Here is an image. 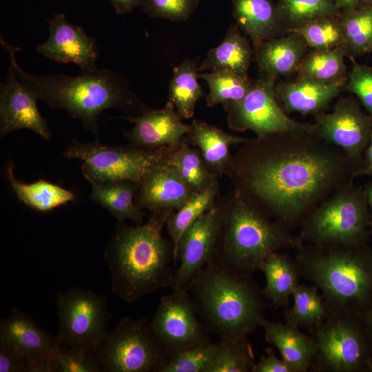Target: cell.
<instances>
[{"label":"cell","instance_id":"f6af8a7d","mask_svg":"<svg viewBox=\"0 0 372 372\" xmlns=\"http://www.w3.org/2000/svg\"><path fill=\"white\" fill-rule=\"evenodd\" d=\"M251 372H293L291 366L282 358H278L273 349L268 348L265 355L255 362Z\"/></svg>","mask_w":372,"mask_h":372},{"label":"cell","instance_id":"836d02e7","mask_svg":"<svg viewBox=\"0 0 372 372\" xmlns=\"http://www.w3.org/2000/svg\"><path fill=\"white\" fill-rule=\"evenodd\" d=\"M169 161L178 170L183 182L193 192H200L213 182L218 175L209 169L200 150L191 147L185 139L171 149Z\"/></svg>","mask_w":372,"mask_h":372},{"label":"cell","instance_id":"d6986e66","mask_svg":"<svg viewBox=\"0 0 372 372\" xmlns=\"http://www.w3.org/2000/svg\"><path fill=\"white\" fill-rule=\"evenodd\" d=\"M123 118L134 124L125 133L130 145L145 150L175 148L185 139L189 130V125L182 121L169 101L163 109L150 108L140 115Z\"/></svg>","mask_w":372,"mask_h":372},{"label":"cell","instance_id":"5bb4252c","mask_svg":"<svg viewBox=\"0 0 372 372\" xmlns=\"http://www.w3.org/2000/svg\"><path fill=\"white\" fill-rule=\"evenodd\" d=\"M315 118L314 134L340 147L357 168L356 174L369 143L372 116L363 113L355 99L348 97L339 99L331 113L321 112Z\"/></svg>","mask_w":372,"mask_h":372},{"label":"cell","instance_id":"db71d44e","mask_svg":"<svg viewBox=\"0 0 372 372\" xmlns=\"http://www.w3.org/2000/svg\"><path fill=\"white\" fill-rule=\"evenodd\" d=\"M371 366H372V362H371Z\"/></svg>","mask_w":372,"mask_h":372},{"label":"cell","instance_id":"681fc988","mask_svg":"<svg viewBox=\"0 0 372 372\" xmlns=\"http://www.w3.org/2000/svg\"><path fill=\"white\" fill-rule=\"evenodd\" d=\"M367 203L370 209L371 215V229L372 232V181L367 183L364 187Z\"/></svg>","mask_w":372,"mask_h":372},{"label":"cell","instance_id":"7dc6e473","mask_svg":"<svg viewBox=\"0 0 372 372\" xmlns=\"http://www.w3.org/2000/svg\"><path fill=\"white\" fill-rule=\"evenodd\" d=\"M118 14L132 13L140 7L141 0H108Z\"/></svg>","mask_w":372,"mask_h":372},{"label":"cell","instance_id":"8d00e7d4","mask_svg":"<svg viewBox=\"0 0 372 372\" xmlns=\"http://www.w3.org/2000/svg\"><path fill=\"white\" fill-rule=\"evenodd\" d=\"M339 17L348 54L356 56L369 53L372 43V6L342 12Z\"/></svg>","mask_w":372,"mask_h":372},{"label":"cell","instance_id":"4dcf8cb0","mask_svg":"<svg viewBox=\"0 0 372 372\" xmlns=\"http://www.w3.org/2000/svg\"><path fill=\"white\" fill-rule=\"evenodd\" d=\"M348 54L345 46L330 50H316L305 54L298 70L299 76L342 85L347 78L344 57Z\"/></svg>","mask_w":372,"mask_h":372},{"label":"cell","instance_id":"1f68e13d","mask_svg":"<svg viewBox=\"0 0 372 372\" xmlns=\"http://www.w3.org/2000/svg\"><path fill=\"white\" fill-rule=\"evenodd\" d=\"M291 297L293 304L285 309L286 322L311 332L329 315L319 289L315 285L299 284Z\"/></svg>","mask_w":372,"mask_h":372},{"label":"cell","instance_id":"d6a6232c","mask_svg":"<svg viewBox=\"0 0 372 372\" xmlns=\"http://www.w3.org/2000/svg\"><path fill=\"white\" fill-rule=\"evenodd\" d=\"M218 192L219 185L216 180L202 192L193 193L181 207L169 216L165 227L174 245L176 265L182 235L200 216L215 205Z\"/></svg>","mask_w":372,"mask_h":372},{"label":"cell","instance_id":"7c38bea8","mask_svg":"<svg viewBox=\"0 0 372 372\" xmlns=\"http://www.w3.org/2000/svg\"><path fill=\"white\" fill-rule=\"evenodd\" d=\"M274 88L275 82L258 79L242 99L223 103L229 127L237 132L251 130L257 137L314 132L315 124L300 123L286 114L276 100Z\"/></svg>","mask_w":372,"mask_h":372},{"label":"cell","instance_id":"f5cc1de1","mask_svg":"<svg viewBox=\"0 0 372 372\" xmlns=\"http://www.w3.org/2000/svg\"><path fill=\"white\" fill-rule=\"evenodd\" d=\"M372 52V43L371 44L370 48H369V52Z\"/></svg>","mask_w":372,"mask_h":372},{"label":"cell","instance_id":"7402d4cb","mask_svg":"<svg viewBox=\"0 0 372 372\" xmlns=\"http://www.w3.org/2000/svg\"><path fill=\"white\" fill-rule=\"evenodd\" d=\"M276 100L285 113L316 114L327 108L338 96L340 85L299 76L294 81H282L275 85Z\"/></svg>","mask_w":372,"mask_h":372},{"label":"cell","instance_id":"ac0fdd59","mask_svg":"<svg viewBox=\"0 0 372 372\" xmlns=\"http://www.w3.org/2000/svg\"><path fill=\"white\" fill-rule=\"evenodd\" d=\"M48 21L49 37L38 44L36 51L59 63H74L81 72L96 70L99 50L95 39L79 26L70 23L63 13Z\"/></svg>","mask_w":372,"mask_h":372},{"label":"cell","instance_id":"f546056e","mask_svg":"<svg viewBox=\"0 0 372 372\" xmlns=\"http://www.w3.org/2000/svg\"><path fill=\"white\" fill-rule=\"evenodd\" d=\"M198 59H185L173 70L168 88V101L182 118L194 116L197 101L205 96L198 81Z\"/></svg>","mask_w":372,"mask_h":372},{"label":"cell","instance_id":"30bf717a","mask_svg":"<svg viewBox=\"0 0 372 372\" xmlns=\"http://www.w3.org/2000/svg\"><path fill=\"white\" fill-rule=\"evenodd\" d=\"M97 358L102 371L161 372L170 358L147 318L124 317L107 333Z\"/></svg>","mask_w":372,"mask_h":372},{"label":"cell","instance_id":"52a82bcc","mask_svg":"<svg viewBox=\"0 0 372 372\" xmlns=\"http://www.w3.org/2000/svg\"><path fill=\"white\" fill-rule=\"evenodd\" d=\"M370 209L363 187L353 180L338 189L304 218L298 235L313 245L368 243Z\"/></svg>","mask_w":372,"mask_h":372},{"label":"cell","instance_id":"f907efd6","mask_svg":"<svg viewBox=\"0 0 372 372\" xmlns=\"http://www.w3.org/2000/svg\"><path fill=\"white\" fill-rule=\"evenodd\" d=\"M362 320L368 333L372 347V310L369 312Z\"/></svg>","mask_w":372,"mask_h":372},{"label":"cell","instance_id":"44dd1931","mask_svg":"<svg viewBox=\"0 0 372 372\" xmlns=\"http://www.w3.org/2000/svg\"><path fill=\"white\" fill-rule=\"evenodd\" d=\"M307 46L301 35L292 32L260 43L254 48V57L261 79L275 82L298 72Z\"/></svg>","mask_w":372,"mask_h":372},{"label":"cell","instance_id":"3957f363","mask_svg":"<svg viewBox=\"0 0 372 372\" xmlns=\"http://www.w3.org/2000/svg\"><path fill=\"white\" fill-rule=\"evenodd\" d=\"M147 221L135 226L118 221L104 256L112 289L127 303L172 287L176 265L174 245L163 236L170 211H150Z\"/></svg>","mask_w":372,"mask_h":372},{"label":"cell","instance_id":"603a6c76","mask_svg":"<svg viewBox=\"0 0 372 372\" xmlns=\"http://www.w3.org/2000/svg\"><path fill=\"white\" fill-rule=\"evenodd\" d=\"M248 139L228 134L205 121L195 119L189 125L185 141L197 147L211 171L231 177L233 156L230 146L245 143Z\"/></svg>","mask_w":372,"mask_h":372},{"label":"cell","instance_id":"6da1fadb","mask_svg":"<svg viewBox=\"0 0 372 372\" xmlns=\"http://www.w3.org/2000/svg\"><path fill=\"white\" fill-rule=\"evenodd\" d=\"M243 144L233 156L234 189L291 231L355 178L345 153L314 132L272 134Z\"/></svg>","mask_w":372,"mask_h":372},{"label":"cell","instance_id":"b9f144b4","mask_svg":"<svg viewBox=\"0 0 372 372\" xmlns=\"http://www.w3.org/2000/svg\"><path fill=\"white\" fill-rule=\"evenodd\" d=\"M56 372H101L97 356L87 351L59 343L56 353Z\"/></svg>","mask_w":372,"mask_h":372},{"label":"cell","instance_id":"cb8c5ba5","mask_svg":"<svg viewBox=\"0 0 372 372\" xmlns=\"http://www.w3.org/2000/svg\"><path fill=\"white\" fill-rule=\"evenodd\" d=\"M232 15L254 48L262 42L281 36L285 28L273 0H231Z\"/></svg>","mask_w":372,"mask_h":372},{"label":"cell","instance_id":"7bdbcfd3","mask_svg":"<svg viewBox=\"0 0 372 372\" xmlns=\"http://www.w3.org/2000/svg\"><path fill=\"white\" fill-rule=\"evenodd\" d=\"M346 89L358 96L369 114L372 116V68L355 64L349 74Z\"/></svg>","mask_w":372,"mask_h":372},{"label":"cell","instance_id":"74e56055","mask_svg":"<svg viewBox=\"0 0 372 372\" xmlns=\"http://www.w3.org/2000/svg\"><path fill=\"white\" fill-rule=\"evenodd\" d=\"M287 32L299 34L313 49L330 50L340 46L346 47L339 16L318 17L290 28Z\"/></svg>","mask_w":372,"mask_h":372},{"label":"cell","instance_id":"83f0119b","mask_svg":"<svg viewBox=\"0 0 372 372\" xmlns=\"http://www.w3.org/2000/svg\"><path fill=\"white\" fill-rule=\"evenodd\" d=\"M92 200L107 209L118 221L131 220L136 225L143 223L144 212L134 200L138 185L130 180L101 182L90 177Z\"/></svg>","mask_w":372,"mask_h":372},{"label":"cell","instance_id":"f1b7e54d","mask_svg":"<svg viewBox=\"0 0 372 372\" xmlns=\"http://www.w3.org/2000/svg\"><path fill=\"white\" fill-rule=\"evenodd\" d=\"M6 176L19 200L34 210L48 211L76 199L71 191L43 179L30 184L17 180L12 165L7 166Z\"/></svg>","mask_w":372,"mask_h":372},{"label":"cell","instance_id":"4316f807","mask_svg":"<svg viewBox=\"0 0 372 372\" xmlns=\"http://www.w3.org/2000/svg\"><path fill=\"white\" fill-rule=\"evenodd\" d=\"M247 36L242 35L236 23H231L222 42L208 51L198 71L211 72L225 68L240 75L248 76L249 67L255 56Z\"/></svg>","mask_w":372,"mask_h":372},{"label":"cell","instance_id":"816d5d0a","mask_svg":"<svg viewBox=\"0 0 372 372\" xmlns=\"http://www.w3.org/2000/svg\"><path fill=\"white\" fill-rule=\"evenodd\" d=\"M372 6V0H359L358 7Z\"/></svg>","mask_w":372,"mask_h":372},{"label":"cell","instance_id":"8fae6325","mask_svg":"<svg viewBox=\"0 0 372 372\" xmlns=\"http://www.w3.org/2000/svg\"><path fill=\"white\" fill-rule=\"evenodd\" d=\"M59 342L97 353L107 335L111 313L105 296L72 287L56 293Z\"/></svg>","mask_w":372,"mask_h":372},{"label":"cell","instance_id":"484cf974","mask_svg":"<svg viewBox=\"0 0 372 372\" xmlns=\"http://www.w3.org/2000/svg\"><path fill=\"white\" fill-rule=\"evenodd\" d=\"M259 270L266 278L265 287L262 289L263 297L274 307L287 309L301 277L295 259L280 251L271 252L261 260Z\"/></svg>","mask_w":372,"mask_h":372},{"label":"cell","instance_id":"ffe728a7","mask_svg":"<svg viewBox=\"0 0 372 372\" xmlns=\"http://www.w3.org/2000/svg\"><path fill=\"white\" fill-rule=\"evenodd\" d=\"M138 185L135 203L150 211H175L193 194L169 161L147 172Z\"/></svg>","mask_w":372,"mask_h":372},{"label":"cell","instance_id":"ba28073f","mask_svg":"<svg viewBox=\"0 0 372 372\" xmlns=\"http://www.w3.org/2000/svg\"><path fill=\"white\" fill-rule=\"evenodd\" d=\"M309 333L316 353L309 371H372V347L362 319L331 315Z\"/></svg>","mask_w":372,"mask_h":372},{"label":"cell","instance_id":"c3c4849f","mask_svg":"<svg viewBox=\"0 0 372 372\" xmlns=\"http://www.w3.org/2000/svg\"><path fill=\"white\" fill-rule=\"evenodd\" d=\"M359 0H333L342 12L352 10L358 7Z\"/></svg>","mask_w":372,"mask_h":372},{"label":"cell","instance_id":"bcb514c9","mask_svg":"<svg viewBox=\"0 0 372 372\" xmlns=\"http://www.w3.org/2000/svg\"><path fill=\"white\" fill-rule=\"evenodd\" d=\"M372 176V131L369 143L363 154L362 165L355 176Z\"/></svg>","mask_w":372,"mask_h":372},{"label":"cell","instance_id":"f35d334b","mask_svg":"<svg viewBox=\"0 0 372 372\" xmlns=\"http://www.w3.org/2000/svg\"><path fill=\"white\" fill-rule=\"evenodd\" d=\"M276 6L287 32L314 19L342 12L333 0H278Z\"/></svg>","mask_w":372,"mask_h":372},{"label":"cell","instance_id":"ab89813d","mask_svg":"<svg viewBox=\"0 0 372 372\" xmlns=\"http://www.w3.org/2000/svg\"><path fill=\"white\" fill-rule=\"evenodd\" d=\"M217 342L208 340L172 357L161 372H206L211 364Z\"/></svg>","mask_w":372,"mask_h":372},{"label":"cell","instance_id":"9c48e42d","mask_svg":"<svg viewBox=\"0 0 372 372\" xmlns=\"http://www.w3.org/2000/svg\"><path fill=\"white\" fill-rule=\"evenodd\" d=\"M172 149L165 147L145 150L130 144L73 141L63 155L69 159L83 161L81 170L84 177L101 182L130 180L138 184L147 172L169 161Z\"/></svg>","mask_w":372,"mask_h":372},{"label":"cell","instance_id":"60d3db41","mask_svg":"<svg viewBox=\"0 0 372 372\" xmlns=\"http://www.w3.org/2000/svg\"><path fill=\"white\" fill-rule=\"evenodd\" d=\"M199 2L200 0H141L140 7L151 18L183 22L189 19Z\"/></svg>","mask_w":372,"mask_h":372},{"label":"cell","instance_id":"d4e9b609","mask_svg":"<svg viewBox=\"0 0 372 372\" xmlns=\"http://www.w3.org/2000/svg\"><path fill=\"white\" fill-rule=\"evenodd\" d=\"M259 327L264 330L267 342L278 349L293 372L309 371L316 353L315 342L310 334L287 322H274L265 318Z\"/></svg>","mask_w":372,"mask_h":372},{"label":"cell","instance_id":"8992f818","mask_svg":"<svg viewBox=\"0 0 372 372\" xmlns=\"http://www.w3.org/2000/svg\"><path fill=\"white\" fill-rule=\"evenodd\" d=\"M221 208L214 258L236 272L251 276L267 254L296 250L302 244L298 236L236 189Z\"/></svg>","mask_w":372,"mask_h":372},{"label":"cell","instance_id":"9a60e30c","mask_svg":"<svg viewBox=\"0 0 372 372\" xmlns=\"http://www.w3.org/2000/svg\"><path fill=\"white\" fill-rule=\"evenodd\" d=\"M221 219V204L215 203L185 231L178 244L179 265L172 290H187L198 272L214 259Z\"/></svg>","mask_w":372,"mask_h":372},{"label":"cell","instance_id":"2e32d148","mask_svg":"<svg viewBox=\"0 0 372 372\" xmlns=\"http://www.w3.org/2000/svg\"><path fill=\"white\" fill-rule=\"evenodd\" d=\"M0 340L18 349L25 357L28 372H56V337L41 328L25 312L13 307L0 323Z\"/></svg>","mask_w":372,"mask_h":372},{"label":"cell","instance_id":"277c9868","mask_svg":"<svg viewBox=\"0 0 372 372\" xmlns=\"http://www.w3.org/2000/svg\"><path fill=\"white\" fill-rule=\"evenodd\" d=\"M301 277L318 287L329 315L362 319L372 310V249L367 243L301 244Z\"/></svg>","mask_w":372,"mask_h":372},{"label":"cell","instance_id":"5b68a950","mask_svg":"<svg viewBox=\"0 0 372 372\" xmlns=\"http://www.w3.org/2000/svg\"><path fill=\"white\" fill-rule=\"evenodd\" d=\"M187 290L207 330L222 338L248 337L265 318L266 304L251 276L213 259L193 278Z\"/></svg>","mask_w":372,"mask_h":372},{"label":"cell","instance_id":"e575fe53","mask_svg":"<svg viewBox=\"0 0 372 372\" xmlns=\"http://www.w3.org/2000/svg\"><path fill=\"white\" fill-rule=\"evenodd\" d=\"M209 87L207 106L211 107L229 101L242 99L254 86L256 80L222 68L214 71L198 74Z\"/></svg>","mask_w":372,"mask_h":372},{"label":"cell","instance_id":"7a4b0ae2","mask_svg":"<svg viewBox=\"0 0 372 372\" xmlns=\"http://www.w3.org/2000/svg\"><path fill=\"white\" fill-rule=\"evenodd\" d=\"M0 43L19 81L50 107L63 109L69 116L79 120L94 134L96 141H99V116L104 110L116 109L137 116L150 109L131 90L123 74L96 68L76 76L35 75L19 65L15 54L20 48L10 45L1 36Z\"/></svg>","mask_w":372,"mask_h":372},{"label":"cell","instance_id":"ee69618b","mask_svg":"<svg viewBox=\"0 0 372 372\" xmlns=\"http://www.w3.org/2000/svg\"><path fill=\"white\" fill-rule=\"evenodd\" d=\"M28 361L12 344L0 340V372H27Z\"/></svg>","mask_w":372,"mask_h":372},{"label":"cell","instance_id":"e0dca14e","mask_svg":"<svg viewBox=\"0 0 372 372\" xmlns=\"http://www.w3.org/2000/svg\"><path fill=\"white\" fill-rule=\"evenodd\" d=\"M35 94L18 79L9 64L6 81L0 85V137L21 129L32 130L50 141L51 132L42 116Z\"/></svg>","mask_w":372,"mask_h":372},{"label":"cell","instance_id":"d590c367","mask_svg":"<svg viewBox=\"0 0 372 372\" xmlns=\"http://www.w3.org/2000/svg\"><path fill=\"white\" fill-rule=\"evenodd\" d=\"M255 364L248 337L220 338L214 360L206 372H249Z\"/></svg>","mask_w":372,"mask_h":372},{"label":"cell","instance_id":"4fadbf2b","mask_svg":"<svg viewBox=\"0 0 372 372\" xmlns=\"http://www.w3.org/2000/svg\"><path fill=\"white\" fill-rule=\"evenodd\" d=\"M196 313L186 289L172 290L171 293L161 297L149 326L169 358L210 340Z\"/></svg>","mask_w":372,"mask_h":372}]
</instances>
